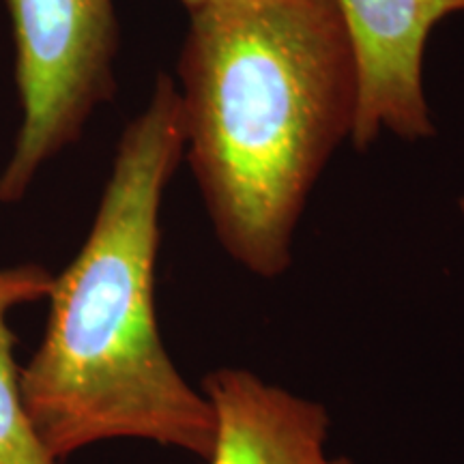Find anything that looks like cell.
<instances>
[{
	"label": "cell",
	"mask_w": 464,
	"mask_h": 464,
	"mask_svg": "<svg viewBox=\"0 0 464 464\" xmlns=\"http://www.w3.org/2000/svg\"><path fill=\"white\" fill-rule=\"evenodd\" d=\"M179 3H181L183 7L188 9V14H189V11L198 9V7H202V5H208V3H213V0H179Z\"/></svg>",
	"instance_id": "cell-7"
},
{
	"label": "cell",
	"mask_w": 464,
	"mask_h": 464,
	"mask_svg": "<svg viewBox=\"0 0 464 464\" xmlns=\"http://www.w3.org/2000/svg\"><path fill=\"white\" fill-rule=\"evenodd\" d=\"M52 284L54 276L42 265L0 269V464H58L39 443L26 415L14 362L15 334L7 323L14 307L48 299Z\"/></svg>",
	"instance_id": "cell-6"
},
{
	"label": "cell",
	"mask_w": 464,
	"mask_h": 464,
	"mask_svg": "<svg viewBox=\"0 0 464 464\" xmlns=\"http://www.w3.org/2000/svg\"><path fill=\"white\" fill-rule=\"evenodd\" d=\"M22 123L0 174V205H15L45 161L80 140L116 91L114 0H7Z\"/></svg>",
	"instance_id": "cell-3"
},
{
	"label": "cell",
	"mask_w": 464,
	"mask_h": 464,
	"mask_svg": "<svg viewBox=\"0 0 464 464\" xmlns=\"http://www.w3.org/2000/svg\"><path fill=\"white\" fill-rule=\"evenodd\" d=\"M460 211L464 213V198H460Z\"/></svg>",
	"instance_id": "cell-8"
},
{
	"label": "cell",
	"mask_w": 464,
	"mask_h": 464,
	"mask_svg": "<svg viewBox=\"0 0 464 464\" xmlns=\"http://www.w3.org/2000/svg\"><path fill=\"white\" fill-rule=\"evenodd\" d=\"M185 153L222 247L277 277L301 213L357 119L353 45L334 0H213L179 56Z\"/></svg>",
	"instance_id": "cell-2"
},
{
	"label": "cell",
	"mask_w": 464,
	"mask_h": 464,
	"mask_svg": "<svg viewBox=\"0 0 464 464\" xmlns=\"http://www.w3.org/2000/svg\"><path fill=\"white\" fill-rule=\"evenodd\" d=\"M359 80L351 140L363 150L382 130L404 140L432 138L423 95V52L439 22L462 14L464 0H334Z\"/></svg>",
	"instance_id": "cell-4"
},
{
	"label": "cell",
	"mask_w": 464,
	"mask_h": 464,
	"mask_svg": "<svg viewBox=\"0 0 464 464\" xmlns=\"http://www.w3.org/2000/svg\"><path fill=\"white\" fill-rule=\"evenodd\" d=\"M202 393L218 423L208 464H353L327 454L329 415L314 400L241 368L208 374Z\"/></svg>",
	"instance_id": "cell-5"
},
{
	"label": "cell",
	"mask_w": 464,
	"mask_h": 464,
	"mask_svg": "<svg viewBox=\"0 0 464 464\" xmlns=\"http://www.w3.org/2000/svg\"><path fill=\"white\" fill-rule=\"evenodd\" d=\"M183 153L181 95L160 73L121 136L82 249L54 277L42 346L20 370L26 415L56 462L112 439L211 456L216 411L172 363L155 312L161 200Z\"/></svg>",
	"instance_id": "cell-1"
}]
</instances>
